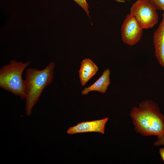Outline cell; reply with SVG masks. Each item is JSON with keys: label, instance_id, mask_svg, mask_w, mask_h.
I'll return each mask as SVG.
<instances>
[{"label": "cell", "instance_id": "cell-1", "mask_svg": "<svg viewBox=\"0 0 164 164\" xmlns=\"http://www.w3.org/2000/svg\"><path fill=\"white\" fill-rule=\"evenodd\" d=\"M135 129L144 136L164 135V116L158 104L147 100L141 102L139 107H134L130 112Z\"/></svg>", "mask_w": 164, "mask_h": 164}, {"label": "cell", "instance_id": "cell-2", "mask_svg": "<svg viewBox=\"0 0 164 164\" xmlns=\"http://www.w3.org/2000/svg\"><path fill=\"white\" fill-rule=\"evenodd\" d=\"M55 66L54 63L51 62L42 70L29 68L26 70L25 110L27 116L31 114L33 107L38 101L45 88L51 83Z\"/></svg>", "mask_w": 164, "mask_h": 164}, {"label": "cell", "instance_id": "cell-3", "mask_svg": "<svg viewBox=\"0 0 164 164\" xmlns=\"http://www.w3.org/2000/svg\"><path fill=\"white\" fill-rule=\"evenodd\" d=\"M30 61L25 63L11 60L0 69V87L21 99H26V90L25 80L22 75Z\"/></svg>", "mask_w": 164, "mask_h": 164}, {"label": "cell", "instance_id": "cell-4", "mask_svg": "<svg viewBox=\"0 0 164 164\" xmlns=\"http://www.w3.org/2000/svg\"><path fill=\"white\" fill-rule=\"evenodd\" d=\"M130 14L137 21L143 29L154 27L158 22L157 9L149 0H138L130 9Z\"/></svg>", "mask_w": 164, "mask_h": 164}, {"label": "cell", "instance_id": "cell-5", "mask_svg": "<svg viewBox=\"0 0 164 164\" xmlns=\"http://www.w3.org/2000/svg\"><path fill=\"white\" fill-rule=\"evenodd\" d=\"M142 30L135 18L130 14L127 15L121 28L122 41L130 46L136 44L141 39Z\"/></svg>", "mask_w": 164, "mask_h": 164}, {"label": "cell", "instance_id": "cell-6", "mask_svg": "<svg viewBox=\"0 0 164 164\" xmlns=\"http://www.w3.org/2000/svg\"><path fill=\"white\" fill-rule=\"evenodd\" d=\"M108 120V118L107 117L100 120L82 122L70 127L67 130V133L70 135L88 132L104 134L105 125Z\"/></svg>", "mask_w": 164, "mask_h": 164}, {"label": "cell", "instance_id": "cell-7", "mask_svg": "<svg viewBox=\"0 0 164 164\" xmlns=\"http://www.w3.org/2000/svg\"><path fill=\"white\" fill-rule=\"evenodd\" d=\"M162 19L153 35L155 56L159 64L164 68V12Z\"/></svg>", "mask_w": 164, "mask_h": 164}, {"label": "cell", "instance_id": "cell-8", "mask_svg": "<svg viewBox=\"0 0 164 164\" xmlns=\"http://www.w3.org/2000/svg\"><path fill=\"white\" fill-rule=\"evenodd\" d=\"M110 70L109 69L105 70L100 77L93 84L84 88L81 91L82 94L86 95L93 91L105 93L110 84Z\"/></svg>", "mask_w": 164, "mask_h": 164}, {"label": "cell", "instance_id": "cell-9", "mask_svg": "<svg viewBox=\"0 0 164 164\" xmlns=\"http://www.w3.org/2000/svg\"><path fill=\"white\" fill-rule=\"evenodd\" d=\"M98 70L97 66L91 60L86 58L81 62L78 71L79 78L81 84L84 86L97 73Z\"/></svg>", "mask_w": 164, "mask_h": 164}, {"label": "cell", "instance_id": "cell-10", "mask_svg": "<svg viewBox=\"0 0 164 164\" xmlns=\"http://www.w3.org/2000/svg\"><path fill=\"white\" fill-rule=\"evenodd\" d=\"M157 10L164 12V0H149Z\"/></svg>", "mask_w": 164, "mask_h": 164}, {"label": "cell", "instance_id": "cell-11", "mask_svg": "<svg viewBox=\"0 0 164 164\" xmlns=\"http://www.w3.org/2000/svg\"><path fill=\"white\" fill-rule=\"evenodd\" d=\"M85 11L88 16H89L88 5L86 0H73Z\"/></svg>", "mask_w": 164, "mask_h": 164}, {"label": "cell", "instance_id": "cell-12", "mask_svg": "<svg viewBox=\"0 0 164 164\" xmlns=\"http://www.w3.org/2000/svg\"><path fill=\"white\" fill-rule=\"evenodd\" d=\"M154 145L157 146L164 145V135L161 137H158L157 139L154 142Z\"/></svg>", "mask_w": 164, "mask_h": 164}, {"label": "cell", "instance_id": "cell-13", "mask_svg": "<svg viewBox=\"0 0 164 164\" xmlns=\"http://www.w3.org/2000/svg\"><path fill=\"white\" fill-rule=\"evenodd\" d=\"M159 152L161 159L164 163V147L159 149Z\"/></svg>", "mask_w": 164, "mask_h": 164}]
</instances>
